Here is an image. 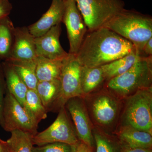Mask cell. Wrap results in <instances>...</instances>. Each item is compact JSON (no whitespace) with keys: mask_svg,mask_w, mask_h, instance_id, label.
<instances>
[{"mask_svg":"<svg viewBox=\"0 0 152 152\" xmlns=\"http://www.w3.org/2000/svg\"><path fill=\"white\" fill-rule=\"evenodd\" d=\"M136 50L129 41L103 27L88 32L75 56L82 66L99 67Z\"/></svg>","mask_w":152,"mask_h":152,"instance_id":"1","label":"cell"},{"mask_svg":"<svg viewBox=\"0 0 152 152\" xmlns=\"http://www.w3.org/2000/svg\"><path fill=\"white\" fill-rule=\"evenodd\" d=\"M105 27L132 43L142 56L144 45L152 38L151 16L135 10L125 9Z\"/></svg>","mask_w":152,"mask_h":152,"instance_id":"2","label":"cell"},{"mask_svg":"<svg viewBox=\"0 0 152 152\" xmlns=\"http://www.w3.org/2000/svg\"><path fill=\"white\" fill-rule=\"evenodd\" d=\"M107 81L108 89L124 98L139 90L152 87V56L142 57L124 74Z\"/></svg>","mask_w":152,"mask_h":152,"instance_id":"3","label":"cell"},{"mask_svg":"<svg viewBox=\"0 0 152 152\" xmlns=\"http://www.w3.org/2000/svg\"><path fill=\"white\" fill-rule=\"evenodd\" d=\"M88 31L105 27L124 10L123 0H75Z\"/></svg>","mask_w":152,"mask_h":152,"instance_id":"4","label":"cell"},{"mask_svg":"<svg viewBox=\"0 0 152 152\" xmlns=\"http://www.w3.org/2000/svg\"><path fill=\"white\" fill-rule=\"evenodd\" d=\"M127 98L124 113L126 125L152 135V87L139 90Z\"/></svg>","mask_w":152,"mask_h":152,"instance_id":"5","label":"cell"},{"mask_svg":"<svg viewBox=\"0 0 152 152\" xmlns=\"http://www.w3.org/2000/svg\"><path fill=\"white\" fill-rule=\"evenodd\" d=\"M65 106L59 110L56 120L50 126L34 136L33 143L42 146L53 143H64L76 148L81 142L79 140L72 123L68 115Z\"/></svg>","mask_w":152,"mask_h":152,"instance_id":"6","label":"cell"},{"mask_svg":"<svg viewBox=\"0 0 152 152\" xmlns=\"http://www.w3.org/2000/svg\"><path fill=\"white\" fill-rule=\"evenodd\" d=\"M3 128L8 132L23 131L35 135L38 125L16 99L6 89L3 108Z\"/></svg>","mask_w":152,"mask_h":152,"instance_id":"7","label":"cell"},{"mask_svg":"<svg viewBox=\"0 0 152 152\" xmlns=\"http://www.w3.org/2000/svg\"><path fill=\"white\" fill-rule=\"evenodd\" d=\"M81 67L75 55L69 53L63 60L60 77L61 91L59 109L62 106H65L66 102L71 98L83 97L81 85Z\"/></svg>","mask_w":152,"mask_h":152,"instance_id":"8","label":"cell"},{"mask_svg":"<svg viewBox=\"0 0 152 152\" xmlns=\"http://www.w3.org/2000/svg\"><path fill=\"white\" fill-rule=\"evenodd\" d=\"M64 2L62 22L66 28L69 43V53L76 55L88 31L75 0H66Z\"/></svg>","mask_w":152,"mask_h":152,"instance_id":"9","label":"cell"},{"mask_svg":"<svg viewBox=\"0 0 152 152\" xmlns=\"http://www.w3.org/2000/svg\"><path fill=\"white\" fill-rule=\"evenodd\" d=\"M83 98H71L66 102L65 106L70 115L79 140L93 148L95 141L93 126Z\"/></svg>","mask_w":152,"mask_h":152,"instance_id":"10","label":"cell"},{"mask_svg":"<svg viewBox=\"0 0 152 152\" xmlns=\"http://www.w3.org/2000/svg\"><path fill=\"white\" fill-rule=\"evenodd\" d=\"M109 91H103L97 94L91 103L94 119L102 126L112 125L116 119L119 110L118 99Z\"/></svg>","mask_w":152,"mask_h":152,"instance_id":"11","label":"cell"},{"mask_svg":"<svg viewBox=\"0 0 152 152\" xmlns=\"http://www.w3.org/2000/svg\"><path fill=\"white\" fill-rule=\"evenodd\" d=\"M61 24L53 27L43 35L35 38L37 57L53 60H63L69 54L60 42Z\"/></svg>","mask_w":152,"mask_h":152,"instance_id":"12","label":"cell"},{"mask_svg":"<svg viewBox=\"0 0 152 152\" xmlns=\"http://www.w3.org/2000/svg\"><path fill=\"white\" fill-rule=\"evenodd\" d=\"M35 38L30 33L28 27L15 28L13 45L10 56L7 61H28L37 59Z\"/></svg>","mask_w":152,"mask_h":152,"instance_id":"13","label":"cell"},{"mask_svg":"<svg viewBox=\"0 0 152 152\" xmlns=\"http://www.w3.org/2000/svg\"><path fill=\"white\" fill-rule=\"evenodd\" d=\"M64 10V1L52 0L50 7L41 18L28 27L30 33L34 37L43 35L53 27L61 24Z\"/></svg>","mask_w":152,"mask_h":152,"instance_id":"14","label":"cell"},{"mask_svg":"<svg viewBox=\"0 0 152 152\" xmlns=\"http://www.w3.org/2000/svg\"><path fill=\"white\" fill-rule=\"evenodd\" d=\"M36 91L47 112L59 110L61 86L59 80L38 82Z\"/></svg>","mask_w":152,"mask_h":152,"instance_id":"15","label":"cell"},{"mask_svg":"<svg viewBox=\"0 0 152 152\" xmlns=\"http://www.w3.org/2000/svg\"><path fill=\"white\" fill-rule=\"evenodd\" d=\"M152 134L127 125L121 129L118 137L123 146L131 148L151 149Z\"/></svg>","mask_w":152,"mask_h":152,"instance_id":"16","label":"cell"},{"mask_svg":"<svg viewBox=\"0 0 152 152\" xmlns=\"http://www.w3.org/2000/svg\"><path fill=\"white\" fill-rule=\"evenodd\" d=\"M5 79L6 89L23 107L28 89L11 65L7 61L2 63Z\"/></svg>","mask_w":152,"mask_h":152,"instance_id":"17","label":"cell"},{"mask_svg":"<svg viewBox=\"0 0 152 152\" xmlns=\"http://www.w3.org/2000/svg\"><path fill=\"white\" fill-rule=\"evenodd\" d=\"M144 57L137 50L111 62L101 66L106 80L121 75L128 71L137 61Z\"/></svg>","mask_w":152,"mask_h":152,"instance_id":"18","label":"cell"},{"mask_svg":"<svg viewBox=\"0 0 152 152\" xmlns=\"http://www.w3.org/2000/svg\"><path fill=\"white\" fill-rule=\"evenodd\" d=\"M63 60L50 59L37 57L36 72L38 81L60 80Z\"/></svg>","mask_w":152,"mask_h":152,"instance_id":"19","label":"cell"},{"mask_svg":"<svg viewBox=\"0 0 152 152\" xmlns=\"http://www.w3.org/2000/svg\"><path fill=\"white\" fill-rule=\"evenodd\" d=\"M12 22L9 16L0 20V60L6 61L10 56L15 38Z\"/></svg>","mask_w":152,"mask_h":152,"instance_id":"20","label":"cell"},{"mask_svg":"<svg viewBox=\"0 0 152 152\" xmlns=\"http://www.w3.org/2000/svg\"><path fill=\"white\" fill-rule=\"evenodd\" d=\"M105 80L101 67L90 68L82 66L81 85L83 96L96 89Z\"/></svg>","mask_w":152,"mask_h":152,"instance_id":"21","label":"cell"},{"mask_svg":"<svg viewBox=\"0 0 152 152\" xmlns=\"http://www.w3.org/2000/svg\"><path fill=\"white\" fill-rule=\"evenodd\" d=\"M11 64L25 84L30 90H35L39 81L36 75L34 61H7Z\"/></svg>","mask_w":152,"mask_h":152,"instance_id":"22","label":"cell"},{"mask_svg":"<svg viewBox=\"0 0 152 152\" xmlns=\"http://www.w3.org/2000/svg\"><path fill=\"white\" fill-rule=\"evenodd\" d=\"M23 107L30 118L38 126L41 121L47 118L48 112L35 90H28Z\"/></svg>","mask_w":152,"mask_h":152,"instance_id":"23","label":"cell"},{"mask_svg":"<svg viewBox=\"0 0 152 152\" xmlns=\"http://www.w3.org/2000/svg\"><path fill=\"white\" fill-rule=\"evenodd\" d=\"M7 141L9 152H32L34 135L23 131L15 130Z\"/></svg>","mask_w":152,"mask_h":152,"instance_id":"24","label":"cell"},{"mask_svg":"<svg viewBox=\"0 0 152 152\" xmlns=\"http://www.w3.org/2000/svg\"><path fill=\"white\" fill-rule=\"evenodd\" d=\"M93 134L96 147V152H118L115 144L103 133L94 129Z\"/></svg>","mask_w":152,"mask_h":152,"instance_id":"25","label":"cell"},{"mask_svg":"<svg viewBox=\"0 0 152 152\" xmlns=\"http://www.w3.org/2000/svg\"><path fill=\"white\" fill-rule=\"evenodd\" d=\"M76 149L68 144L56 142L33 147L32 152H75Z\"/></svg>","mask_w":152,"mask_h":152,"instance_id":"26","label":"cell"},{"mask_svg":"<svg viewBox=\"0 0 152 152\" xmlns=\"http://www.w3.org/2000/svg\"><path fill=\"white\" fill-rule=\"evenodd\" d=\"M5 79L3 71L2 64L0 60V125L3 127V108L4 104V94L6 93Z\"/></svg>","mask_w":152,"mask_h":152,"instance_id":"27","label":"cell"},{"mask_svg":"<svg viewBox=\"0 0 152 152\" xmlns=\"http://www.w3.org/2000/svg\"><path fill=\"white\" fill-rule=\"evenodd\" d=\"M12 9V6L9 0H0V20L9 16Z\"/></svg>","mask_w":152,"mask_h":152,"instance_id":"28","label":"cell"},{"mask_svg":"<svg viewBox=\"0 0 152 152\" xmlns=\"http://www.w3.org/2000/svg\"><path fill=\"white\" fill-rule=\"evenodd\" d=\"M142 54L144 57L152 56V38L147 41L145 44L142 51Z\"/></svg>","mask_w":152,"mask_h":152,"instance_id":"29","label":"cell"},{"mask_svg":"<svg viewBox=\"0 0 152 152\" xmlns=\"http://www.w3.org/2000/svg\"><path fill=\"white\" fill-rule=\"evenodd\" d=\"M121 152H152L151 149L131 148L121 146Z\"/></svg>","mask_w":152,"mask_h":152,"instance_id":"30","label":"cell"},{"mask_svg":"<svg viewBox=\"0 0 152 152\" xmlns=\"http://www.w3.org/2000/svg\"><path fill=\"white\" fill-rule=\"evenodd\" d=\"M93 149L81 142L77 146L75 152H93Z\"/></svg>","mask_w":152,"mask_h":152,"instance_id":"31","label":"cell"},{"mask_svg":"<svg viewBox=\"0 0 152 152\" xmlns=\"http://www.w3.org/2000/svg\"><path fill=\"white\" fill-rule=\"evenodd\" d=\"M7 149V141L0 139V152H5Z\"/></svg>","mask_w":152,"mask_h":152,"instance_id":"32","label":"cell"},{"mask_svg":"<svg viewBox=\"0 0 152 152\" xmlns=\"http://www.w3.org/2000/svg\"><path fill=\"white\" fill-rule=\"evenodd\" d=\"M5 152H9V151H8V148H7V151H6Z\"/></svg>","mask_w":152,"mask_h":152,"instance_id":"33","label":"cell"},{"mask_svg":"<svg viewBox=\"0 0 152 152\" xmlns=\"http://www.w3.org/2000/svg\"><path fill=\"white\" fill-rule=\"evenodd\" d=\"M61 1H66V0H61Z\"/></svg>","mask_w":152,"mask_h":152,"instance_id":"34","label":"cell"}]
</instances>
